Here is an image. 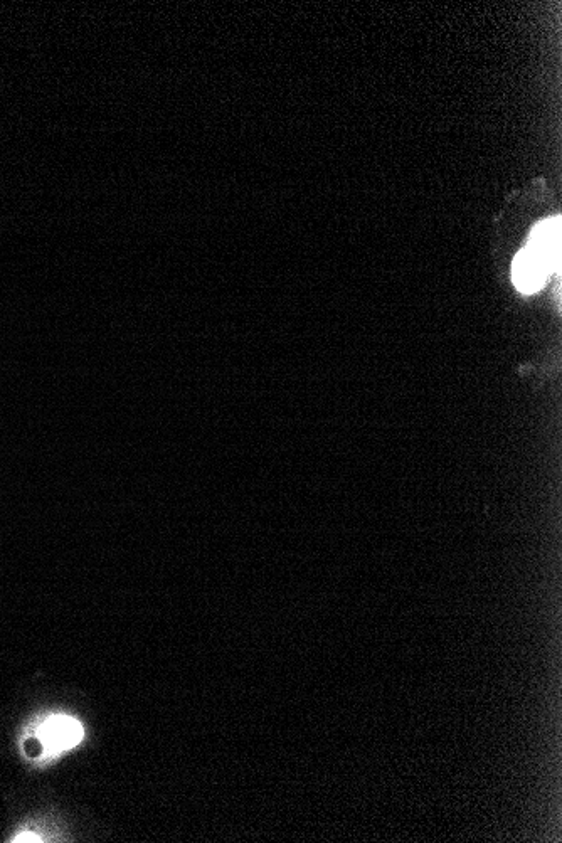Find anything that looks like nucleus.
Returning <instances> with one entry per match:
<instances>
[{"label": "nucleus", "mask_w": 562, "mask_h": 843, "mask_svg": "<svg viewBox=\"0 0 562 843\" xmlns=\"http://www.w3.org/2000/svg\"><path fill=\"white\" fill-rule=\"evenodd\" d=\"M39 743L51 753L73 748L83 739V727L71 717H51L39 727Z\"/></svg>", "instance_id": "f257e3e1"}, {"label": "nucleus", "mask_w": 562, "mask_h": 843, "mask_svg": "<svg viewBox=\"0 0 562 843\" xmlns=\"http://www.w3.org/2000/svg\"><path fill=\"white\" fill-rule=\"evenodd\" d=\"M549 273L552 271L531 248L520 251L512 266L515 287L524 293H536L541 290Z\"/></svg>", "instance_id": "f03ea898"}, {"label": "nucleus", "mask_w": 562, "mask_h": 843, "mask_svg": "<svg viewBox=\"0 0 562 843\" xmlns=\"http://www.w3.org/2000/svg\"><path fill=\"white\" fill-rule=\"evenodd\" d=\"M559 246H561V223H559V218H556L537 226L527 248H531L552 271L554 266L559 265Z\"/></svg>", "instance_id": "7ed1b4c3"}, {"label": "nucleus", "mask_w": 562, "mask_h": 843, "mask_svg": "<svg viewBox=\"0 0 562 843\" xmlns=\"http://www.w3.org/2000/svg\"><path fill=\"white\" fill-rule=\"evenodd\" d=\"M14 842H41V838L38 835H34V833H21V835H17L14 838Z\"/></svg>", "instance_id": "20e7f679"}]
</instances>
